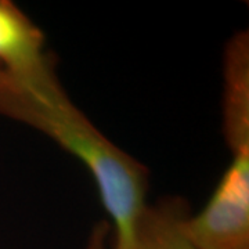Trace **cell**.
Masks as SVG:
<instances>
[{"label":"cell","mask_w":249,"mask_h":249,"mask_svg":"<svg viewBox=\"0 0 249 249\" xmlns=\"http://www.w3.org/2000/svg\"><path fill=\"white\" fill-rule=\"evenodd\" d=\"M231 155L202 211L187 219L186 234L196 249H249V151Z\"/></svg>","instance_id":"cell-1"},{"label":"cell","mask_w":249,"mask_h":249,"mask_svg":"<svg viewBox=\"0 0 249 249\" xmlns=\"http://www.w3.org/2000/svg\"><path fill=\"white\" fill-rule=\"evenodd\" d=\"M0 72L42 100L67 97L43 31L11 0H0Z\"/></svg>","instance_id":"cell-2"},{"label":"cell","mask_w":249,"mask_h":249,"mask_svg":"<svg viewBox=\"0 0 249 249\" xmlns=\"http://www.w3.org/2000/svg\"><path fill=\"white\" fill-rule=\"evenodd\" d=\"M222 132L231 154L249 151V34L242 29L223 52Z\"/></svg>","instance_id":"cell-3"},{"label":"cell","mask_w":249,"mask_h":249,"mask_svg":"<svg viewBox=\"0 0 249 249\" xmlns=\"http://www.w3.org/2000/svg\"><path fill=\"white\" fill-rule=\"evenodd\" d=\"M190 214V205L180 196L147 202L136 222L132 240L122 249H196L186 234Z\"/></svg>","instance_id":"cell-4"},{"label":"cell","mask_w":249,"mask_h":249,"mask_svg":"<svg viewBox=\"0 0 249 249\" xmlns=\"http://www.w3.org/2000/svg\"><path fill=\"white\" fill-rule=\"evenodd\" d=\"M111 240H112L111 224L107 220H100L91 227L83 249H109Z\"/></svg>","instance_id":"cell-5"}]
</instances>
